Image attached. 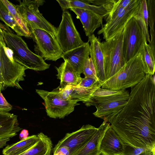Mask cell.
<instances>
[{
  "label": "cell",
  "instance_id": "cell-1",
  "mask_svg": "<svg viewBox=\"0 0 155 155\" xmlns=\"http://www.w3.org/2000/svg\"><path fill=\"white\" fill-rule=\"evenodd\" d=\"M145 74L131 87L128 101L110 123L124 143L155 149L154 77Z\"/></svg>",
  "mask_w": 155,
  "mask_h": 155
},
{
  "label": "cell",
  "instance_id": "cell-2",
  "mask_svg": "<svg viewBox=\"0 0 155 155\" xmlns=\"http://www.w3.org/2000/svg\"><path fill=\"white\" fill-rule=\"evenodd\" d=\"M129 95L126 90L117 91L100 87L84 103L87 107L94 106L97 110L94 115L110 123L124 107Z\"/></svg>",
  "mask_w": 155,
  "mask_h": 155
},
{
  "label": "cell",
  "instance_id": "cell-3",
  "mask_svg": "<svg viewBox=\"0 0 155 155\" xmlns=\"http://www.w3.org/2000/svg\"><path fill=\"white\" fill-rule=\"evenodd\" d=\"M2 34L6 45L13 52L15 60L26 68L35 71H44L50 64L41 57L32 52L21 36L14 33L10 28L0 23Z\"/></svg>",
  "mask_w": 155,
  "mask_h": 155
},
{
  "label": "cell",
  "instance_id": "cell-4",
  "mask_svg": "<svg viewBox=\"0 0 155 155\" xmlns=\"http://www.w3.org/2000/svg\"><path fill=\"white\" fill-rule=\"evenodd\" d=\"M140 52L125 63L116 73L107 80L101 85L102 88L114 91L132 87L144 78Z\"/></svg>",
  "mask_w": 155,
  "mask_h": 155
},
{
  "label": "cell",
  "instance_id": "cell-5",
  "mask_svg": "<svg viewBox=\"0 0 155 155\" xmlns=\"http://www.w3.org/2000/svg\"><path fill=\"white\" fill-rule=\"evenodd\" d=\"M28 69L14 59L12 50L6 45L0 32V84L2 90L8 87L22 89L19 82L24 80Z\"/></svg>",
  "mask_w": 155,
  "mask_h": 155
},
{
  "label": "cell",
  "instance_id": "cell-6",
  "mask_svg": "<svg viewBox=\"0 0 155 155\" xmlns=\"http://www.w3.org/2000/svg\"><path fill=\"white\" fill-rule=\"evenodd\" d=\"M125 28L109 40L101 42L106 80L119 71L125 63L123 54Z\"/></svg>",
  "mask_w": 155,
  "mask_h": 155
},
{
  "label": "cell",
  "instance_id": "cell-7",
  "mask_svg": "<svg viewBox=\"0 0 155 155\" xmlns=\"http://www.w3.org/2000/svg\"><path fill=\"white\" fill-rule=\"evenodd\" d=\"M141 0H136L125 8H121L110 12L105 19L106 23L97 32L102 34L107 41L114 37L125 27L128 21L136 14Z\"/></svg>",
  "mask_w": 155,
  "mask_h": 155
},
{
  "label": "cell",
  "instance_id": "cell-8",
  "mask_svg": "<svg viewBox=\"0 0 155 155\" xmlns=\"http://www.w3.org/2000/svg\"><path fill=\"white\" fill-rule=\"evenodd\" d=\"M28 27L36 44L34 45L36 54L44 60L56 61L61 58L64 52L54 36L43 29L31 26Z\"/></svg>",
  "mask_w": 155,
  "mask_h": 155
},
{
  "label": "cell",
  "instance_id": "cell-9",
  "mask_svg": "<svg viewBox=\"0 0 155 155\" xmlns=\"http://www.w3.org/2000/svg\"><path fill=\"white\" fill-rule=\"evenodd\" d=\"M16 5L18 12L27 25L44 30L55 35L56 28L48 21L39 11L38 8L45 2L43 0L18 1Z\"/></svg>",
  "mask_w": 155,
  "mask_h": 155
},
{
  "label": "cell",
  "instance_id": "cell-10",
  "mask_svg": "<svg viewBox=\"0 0 155 155\" xmlns=\"http://www.w3.org/2000/svg\"><path fill=\"white\" fill-rule=\"evenodd\" d=\"M54 36L63 52L80 46L85 43L75 28L71 14L67 11L63 12L61 21L56 28Z\"/></svg>",
  "mask_w": 155,
  "mask_h": 155
},
{
  "label": "cell",
  "instance_id": "cell-11",
  "mask_svg": "<svg viewBox=\"0 0 155 155\" xmlns=\"http://www.w3.org/2000/svg\"><path fill=\"white\" fill-rule=\"evenodd\" d=\"M146 41L141 26L136 19L133 17L125 27L123 50L125 63L140 52Z\"/></svg>",
  "mask_w": 155,
  "mask_h": 155
},
{
  "label": "cell",
  "instance_id": "cell-12",
  "mask_svg": "<svg viewBox=\"0 0 155 155\" xmlns=\"http://www.w3.org/2000/svg\"><path fill=\"white\" fill-rule=\"evenodd\" d=\"M36 92L42 98L47 115L53 118H63L72 113L75 107L79 105L78 100L66 101L62 99L54 90L51 91L36 89Z\"/></svg>",
  "mask_w": 155,
  "mask_h": 155
},
{
  "label": "cell",
  "instance_id": "cell-13",
  "mask_svg": "<svg viewBox=\"0 0 155 155\" xmlns=\"http://www.w3.org/2000/svg\"><path fill=\"white\" fill-rule=\"evenodd\" d=\"M97 129L87 124L75 131L66 133L53 148V153L58 148L66 146L69 149V155H75L91 139Z\"/></svg>",
  "mask_w": 155,
  "mask_h": 155
},
{
  "label": "cell",
  "instance_id": "cell-14",
  "mask_svg": "<svg viewBox=\"0 0 155 155\" xmlns=\"http://www.w3.org/2000/svg\"><path fill=\"white\" fill-rule=\"evenodd\" d=\"M89 42L88 41L80 46L64 52L61 57L80 75L83 72L84 63L90 55Z\"/></svg>",
  "mask_w": 155,
  "mask_h": 155
},
{
  "label": "cell",
  "instance_id": "cell-15",
  "mask_svg": "<svg viewBox=\"0 0 155 155\" xmlns=\"http://www.w3.org/2000/svg\"><path fill=\"white\" fill-rule=\"evenodd\" d=\"M90 42L91 58L97 76L102 84L106 80L104 70V59L100 44L101 39L93 34L88 37Z\"/></svg>",
  "mask_w": 155,
  "mask_h": 155
},
{
  "label": "cell",
  "instance_id": "cell-16",
  "mask_svg": "<svg viewBox=\"0 0 155 155\" xmlns=\"http://www.w3.org/2000/svg\"><path fill=\"white\" fill-rule=\"evenodd\" d=\"M124 143L110 126L105 132L100 145L102 155H120L123 152Z\"/></svg>",
  "mask_w": 155,
  "mask_h": 155
},
{
  "label": "cell",
  "instance_id": "cell-17",
  "mask_svg": "<svg viewBox=\"0 0 155 155\" xmlns=\"http://www.w3.org/2000/svg\"><path fill=\"white\" fill-rule=\"evenodd\" d=\"M70 9L77 15L81 21L86 36L88 37L93 34L95 30L103 25L104 17L92 11L79 8Z\"/></svg>",
  "mask_w": 155,
  "mask_h": 155
},
{
  "label": "cell",
  "instance_id": "cell-18",
  "mask_svg": "<svg viewBox=\"0 0 155 155\" xmlns=\"http://www.w3.org/2000/svg\"><path fill=\"white\" fill-rule=\"evenodd\" d=\"M22 129L19 125L17 115L0 112V140L15 136Z\"/></svg>",
  "mask_w": 155,
  "mask_h": 155
},
{
  "label": "cell",
  "instance_id": "cell-19",
  "mask_svg": "<svg viewBox=\"0 0 155 155\" xmlns=\"http://www.w3.org/2000/svg\"><path fill=\"white\" fill-rule=\"evenodd\" d=\"M110 124L104 121L91 139L75 155H100V147L105 132Z\"/></svg>",
  "mask_w": 155,
  "mask_h": 155
},
{
  "label": "cell",
  "instance_id": "cell-20",
  "mask_svg": "<svg viewBox=\"0 0 155 155\" xmlns=\"http://www.w3.org/2000/svg\"><path fill=\"white\" fill-rule=\"evenodd\" d=\"M55 68L57 72V78L60 80L61 87L68 84L77 85L81 81L82 78L80 74L66 61H64L59 67Z\"/></svg>",
  "mask_w": 155,
  "mask_h": 155
},
{
  "label": "cell",
  "instance_id": "cell-21",
  "mask_svg": "<svg viewBox=\"0 0 155 155\" xmlns=\"http://www.w3.org/2000/svg\"><path fill=\"white\" fill-rule=\"evenodd\" d=\"M63 12L72 8H79L90 11L103 16L104 19L110 12L102 6H97L83 2L82 0H57Z\"/></svg>",
  "mask_w": 155,
  "mask_h": 155
},
{
  "label": "cell",
  "instance_id": "cell-22",
  "mask_svg": "<svg viewBox=\"0 0 155 155\" xmlns=\"http://www.w3.org/2000/svg\"><path fill=\"white\" fill-rule=\"evenodd\" d=\"M37 135H33L10 145H7L3 149V155H20L25 153L38 141Z\"/></svg>",
  "mask_w": 155,
  "mask_h": 155
},
{
  "label": "cell",
  "instance_id": "cell-23",
  "mask_svg": "<svg viewBox=\"0 0 155 155\" xmlns=\"http://www.w3.org/2000/svg\"><path fill=\"white\" fill-rule=\"evenodd\" d=\"M38 140L31 148L20 155H50L53 144L50 137L40 132L37 135Z\"/></svg>",
  "mask_w": 155,
  "mask_h": 155
},
{
  "label": "cell",
  "instance_id": "cell-24",
  "mask_svg": "<svg viewBox=\"0 0 155 155\" xmlns=\"http://www.w3.org/2000/svg\"><path fill=\"white\" fill-rule=\"evenodd\" d=\"M146 41L140 51L141 59L145 74L154 75L155 71V53Z\"/></svg>",
  "mask_w": 155,
  "mask_h": 155
},
{
  "label": "cell",
  "instance_id": "cell-25",
  "mask_svg": "<svg viewBox=\"0 0 155 155\" xmlns=\"http://www.w3.org/2000/svg\"><path fill=\"white\" fill-rule=\"evenodd\" d=\"M0 20L5 25L12 29L17 34L21 36L28 37L1 0H0Z\"/></svg>",
  "mask_w": 155,
  "mask_h": 155
},
{
  "label": "cell",
  "instance_id": "cell-26",
  "mask_svg": "<svg viewBox=\"0 0 155 155\" xmlns=\"http://www.w3.org/2000/svg\"><path fill=\"white\" fill-rule=\"evenodd\" d=\"M134 17L141 26L147 41L149 43L150 39L148 30V12L146 0H141L138 11Z\"/></svg>",
  "mask_w": 155,
  "mask_h": 155
},
{
  "label": "cell",
  "instance_id": "cell-27",
  "mask_svg": "<svg viewBox=\"0 0 155 155\" xmlns=\"http://www.w3.org/2000/svg\"><path fill=\"white\" fill-rule=\"evenodd\" d=\"M148 12V23L150 27V40L149 45L155 53V36L154 24L155 20V0H146Z\"/></svg>",
  "mask_w": 155,
  "mask_h": 155
},
{
  "label": "cell",
  "instance_id": "cell-28",
  "mask_svg": "<svg viewBox=\"0 0 155 155\" xmlns=\"http://www.w3.org/2000/svg\"><path fill=\"white\" fill-rule=\"evenodd\" d=\"M7 7L15 20L27 35L28 38H31V35L27 25L18 11L16 5L7 0H1Z\"/></svg>",
  "mask_w": 155,
  "mask_h": 155
},
{
  "label": "cell",
  "instance_id": "cell-29",
  "mask_svg": "<svg viewBox=\"0 0 155 155\" xmlns=\"http://www.w3.org/2000/svg\"><path fill=\"white\" fill-rule=\"evenodd\" d=\"M120 155H155V150L135 147L124 143L123 152Z\"/></svg>",
  "mask_w": 155,
  "mask_h": 155
},
{
  "label": "cell",
  "instance_id": "cell-30",
  "mask_svg": "<svg viewBox=\"0 0 155 155\" xmlns=\"http://www.w3.org/2000/svg\"><path fill=\"white\" fill-rule=\"evenodd\" d=\"M83 73L85 77L93 78L99 81L94 67L91 58L89 56L87 57L84 63Z\"/></svg>",
  "mask_w": 155,
  "mask_h": 155
},
{
  "label": "cell",
  "instance_id": "cell-31",
  "mask_svg": "<svg viewBox=\"0 0 155 155\" xmlns=\"http://www.w3.org/2000/svg\"><path fill=\"white\" fill-rule=\"evenodd\" d=\"M73 85L68 84L63 87L59 86L54 89L58 96L62 99L66 101H71L72 99L71 97V95L73 89Z\"/></svg>",
  "mask_w": 155,
  "mask_h": 155
},
{
  "label": "cell",
  "instance_id": "cell-32",
  "mask_svg": "<svg viewBox=\"0 0 155 155\" xmlns=\"http://www.w3.org/2000/svg\"><path fill=\"white\" fill-rule=\"evenodd\" d=\"M82 1L84 2L89 4L91 3L94 5L103 6L107 9L110 13L117 0H86Z\"/></svg>",
  "mask_w": 155,
  "mask_h": 155
},
{
  "label": "cell",
  "instance_id": "cell-33",
  "mask_svg": "<svg viewBox=\"0 0 155 155\" xmlns=\"http://www.w3.org/2000/svg\"><path fill=\"white\" fill-rule=\"evenodd\" d=\"M98 82V81L95 79L85 77L82 78L80 83L75 86L81 88L90 89L94 86Z\"/></svg>",
  "mask_w": 155,
  "mask_h": 155
},
{
  "label": "cell",
  "instance_id": "cell-34",
  "mask_svg": "<svg viewBox=\"0 0 155 155\" xmlns=\"http://www.w3.org/2000/svg\"><path fill=\"white\" fill-rule=\"evenodd\" d=\"M135 1L136 0H117L110 13L120 8H126L134 3Z\"/></svg>",
  "mask_w": 155,
  "mask_h": 155
},
{
  "label": "cell",
  "instance_id": "cell-35",
  "mask_svg": "<svg viewBox=\"0 0 155 155\" xmlns=\"http://www.w3.org/2000/svg\"><path fill=\"white\" fill-rule=\"evenodd\" d=\"M12 109V106L7 102L0 91V112H8Z\"/></svg>",
  "mask_w": 155,
  "mask_h": 155
},
{
  "label": "cell",
  "instance_id": "cell-36",
  "mask_svg": "<svg viewBox=\"0 0 155 155\" xmlns=\"http://www.w3.org/2000/svg\"><path fill=\"white\" fill-rule=\"evenodd\" d=\"M28 130L23 129L19 134V138L21 140H23L28 137Z\"/></svg>",
  "mask_w": 155,
  "mask_h": 155
},
{
  "label": "cell",
  "instance_id": "cell-37",
  "mask_svg": "<svg viewBox=\"0 0 155 155\" xmlns=\"http://www.w3.org/2000/svg\"><path fill=\"white\" fill-rule=\"evenodd\" d=\"M53 155H65L60 151H57L53 153Z\"/></svg>",
  "mask_w": 155,
  "mask_h": 155
},
{
  "label": "cell",
  "instance_id": "cell-38",
  "mask_svg": "<svg viewBox=\"0 0 155 155\" xmlns=\"http://www.w3.org/2000/svg\"><path fill=\"white\" fill-rule=\"evenodd\" d=\"M2 85L0 84V91H1V90H2Z\"/></svg>",
  "mask_w": 155,
  "mask_h": 155
}]
</instances>
